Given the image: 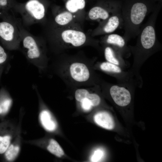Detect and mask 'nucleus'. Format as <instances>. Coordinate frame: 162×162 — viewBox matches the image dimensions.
Returning <instances> with one entry per match:
<instances>
[{
    "instance_id": "nucleus-12",
    "label": "nucleus",
    "mask_w": 162,
    "mask_h": 162,
    "mask_svg": "<svg viewBox=\"0 0 162 162\" xmlns=\"http://www.w3.org/2000/svg\"><path fill=\"white\" fill-rule=\"evenodd\" d=\"M127 41L124 38L117 34H110L101 38L100 43L110 45L121 55L129 53L130 49L127 46Z\"/></svg>"
},
{
    "instance_id": "nucleus-19",
    "label": "nucleus",
    "mask_w": 162,
    "mask_h": 162,
    "mask_svg": "<svg viewBox=\"0 0 162 162\" xmlns=\"http://www.w3.org/2000/svg\"><path fill=\"white\" fill-rule=\"evenodd\" d=\"M6 49L0 44V83L3 73L8 71L10 58Z\"/></svg>"
},
{
    "instance_id": "nucleus-23",
    "label": "nucleus",
    "mask_w": 162,
    "mask_h": 162,
    "mask_svg": "<svg viewBox=\"0 0 162 162\" xmlns=\"http://www.w3.org/2000/svg\"><path fill=\"white\" fill-rule=\"evenodd\" d=\"M12 7L10 0H0V19L10 13L9 10Z\"/></svg>"
},
{
    "instance_id": "nucleus-9",
    "label": "nucleus",
    "mask_w": 162,
    "mask_h": 162,
    "mask_svg": "<svg viewBox=\"0 0 162 162\" xmlns=\"http://www.w3.org/2000/svg\"><path fill=\"white\" fill-rule=\"evenodd\" d=\"M99 86L79 88L73 90L75 98L84 111L91 110L93 107L98 106L101 99L96 92Z\"/></svg>"
},
{
    "instance_id": "nucleus-15",
    "label": "nucleus",
    "mask_w": 162,
    "mask_h": 162,
    "mask_svg": "<svg viewBox=\"0 0 162 162\" xmlns=\"http://www.w3.org/2000/svg\"><path fill=\"white\" fill-rule=\"evenodd\" d=\"M95 122L100 127L108 130H112L115 127L114 120L110 115L105 111L99 112L94 117Z\"/></svg>"
},
{
    "instance_id": "nucleus-1",
    "label": "nucleus",
    "mask_w": 162,
    "mask_h": 162,
    "mask_svg": "<svg viewBox=\"0 0 162 162\" xmlns=\"http://www.w3.org/2000/svg\"><path fill=\"white\" fill-rule=\"evenodd\" d=\"M55 56L49 62L46 74L57 76L67 89L73 91L99 85L101 80L94 68L96 57L89 58L81 51L73 54L64 52Z\"/></svg>"
},
{
    "instance_id": "nucleus-8",
    "label": "nucleus",
    "mask_w": 162,
    "mask_h": 162,
    "mask_svg": "<svg viewBox=\"0 0 162 162\" xmlns=\"http://www.w3.org/2000/svg\"><path fill=\"white\" fill-rule=\"evenodd\" d=\"M122 0H100L86 15L85 20L98 22L104 20L121 10Z\"/></svg>"
},
{
    "instance_id": "nucleus-22",
    "label": "nucleus",
    "mask_w": 162,
    "mask_h": 162,
    "mask_svg": "<svg viewBox=\"0 0 162 162\" xmlns=\"http://www.w3.org/2000/svg\"><path fill=\"white\" fill-rule=\"evenodd\" d=\"M20 148L17 146L11 144L9 146L5 151V154L6 159L8 161H12L17 156L19 152Z\"/></svg>"
},
{
    "instance_id": "nucleus-10",
    "label": "nucleus",
    "mask_w": 162,
    "mask_h": 162,
    "mask_svg": "<svg viewBox=\"0 0 162 162\" xmlns=\"http://www.w3.org/2000/svg\"><path fill=\"white\" fill-rule=\"evenodd\" d=\"M97 27L90 33L93 37L111 34L124 26L121 10L115 13L107 19L98 22Z\"/></svg>"
},
{
    "instance_id": "nucleus-7",
    "label": "nucleus",
    "mask_w": 162,
    "mask_h": 162,
    "mask_svg": "<svg viewBox=\"0 0 162 162\" xmlns=\"http://www.w3.org/2000/svg\"><path fill=\"white\" fill-rule=\"evenodd\" d=\"M13 13H9L0 21V41L9 51L20 50L21 39L16 21Z\"/></svg>"
},
{
    "instance_id": "nucleus-25",
    "label": "nucleus",
    "mask_w": 162,
    "mask_h": 162,
    "mask_svg": "<svg viewBox=\"0 0 162 162\" xmlns=\"http://www.w3.org/2000/svg\"><path fill=\"white\" fill-rule=\"evenodd\" d=\"M104 152L100 148H98L93 152L90 158L92 162H98L103 158L104 155Z\"/></svg>"
},
{
    "instance_id": "nucleus-14",
    "label": "nucleus",
    "mask_w": 162,
    "mask_h": 162,
    "mask_svg": "<svg viewBox=\"0 0 162 162\" xmlns=\"http://www.w3.org/2000/svg\"><path fill=\"white\" fill-rule=\"evenodd\" d=\"M86 4L85 0H68L65 4L66 9L74 15L82 24L86 15L84 11Z\"/></svg>"
},
{
    "instance_id": "nucleus-5",
    "label": "nucleus",
    "mask_w": 162,
    "mask_h": 162,
    "mask_svg": "<svg viewBox=\"0 0 162 162\" xmlns=\"http://www.w3.org/2000/svg\"><path fill=\"white\" fill-rule=\"evenodd\" d=\"M162 4H158L152 12L147 22L141 26L136 44L129 47L136 58H144L151 54L158 46L155 24Z\"/></svg>"
},
{
    "instance_id": "nucleus-11",
    "label": "nucleus",
    "mask_w": 162,
    "mask_h": 162,
    "mask_svg": "<svg viewBox=\"0 0 162 162\" xmlns=\"http://www.w3.org/2000/svg\"><path fill=\"white\" fill-rule=\"evenodd\" d=\"M99 85L108 90L114 102L121 106L128 105L131 100V95L126 88L117 85L110 86L101 80Z\"/></svg>"
},
{
    "instance_id": "nucleus-21",
    "label": "nucleus",
    "mask_w": 162,
    "mask_h": 162,
    "mask_svg": "<svg viewBox=\"0 0 162 162\" xmlns=\"http://www.w3.org/2000/svg\"><path fill=\"white\" fill-rule=\"evenodd\" d=\"M47 149L51 153L58 157L60 158L64 154V151L59 144L53 139L50 140Z\"/></svg>"
},
{
    "instance_id": "nucleus-6",
    "label": "nucleus",
    "mask_w": 162,
    "mask_h": 162,
    "mask_svg": "<svg viewBox=\"0 0 162 162\" xmlns=\"http://www.w3.org/2000/svg\"><path fill=\"white\" fill-rule=\"evenodd\" d=\"M14 8L20 16L22 24L26 28L36 24L43 26L47 20V8L39 0H29L24 5Z\"/></svg>"
},
{
    "instance_id": "nucleus-3",
    "label": "nucleus",
    "mask_w": 162,
    "mask_h": 162,
    "mask_svg": "<svg viewBox=\"0 0 162 162\" xmlns=\"http://www.w3.org/2000/svg\"><path fill=\"white\" fill-rule=\"evenodd\" d=\"M159 3L154 0H124L121 13L124 32L123 37L127 42L137 36L146 16L152 12Z\"/></svg>"
},
{
    "instance_id": "nucleus-2",
    "label": "nucleus",
    "mask_w": 162,
    "mask_h": 162,
    "mask_svg": "<svg viewBox=\"0 0 162 162\" xmlns=\"http://www.w3.org/2000/svg\"><path fill=\"white\" fill-rule=\"evenodd\" d=\"M82 24L56 26L47 19L43 26V37L49 51L55 55L65 52L68 50L86 46L100 50V40L85 32Z\"/></svg>"
},
{
    "instance_id": "nucleus-16",
    "label": "nucleus",
    "mask_w": 162,
    "mask_h": 162,
    "mask_svg": "<svg viewBox=\"0 0 162 162\" xmlns=\"http://www.w3.org/2000/svg\"><path fill=\"white\" fill-rule=\"evenodd\" d=\"M104 50L105 59L107 62L118 65L121 54L110 45L101 44Z\"/></svg>"
},
{
    "instance_id": "nucleus-18",
    "label": "nucleus",
    "mask_w": 162,
    "mask_h": 162,
    "mask_svg": "<svg viewBox=\"0 0 162 162\" xmlns=\"http://www.w3.org/2000/svg\"><path fill=\"white\" fill-rule=\"evenodd\" d=\"M12 100L6 88L4 87L0 89V114L7 112L11 107Z\"/></svg>"
},
{
    "instance_id": "nucleus-13",
    "label": "nucleus",
    "mask_w": 162,
    "mask_h": 162,
    "mask_svg": "<svg viewBox=\"0 0 162 162\" xmlns=\"http://www.w3.org/2000/svg\"><path fill=\"white\" fill-rule=\"evenodd\" d=\"M52 14V18L48 20L56 26H67L77 23L82 25L74 15L66 9L64 10L53 9Z\"/></svg>"
},
{
    "instance_id": "nucleus-20",
    "label": "nucleus",
    "mask_w": 162,
    "mask_h": 162,
    "mask_svg": "<svg viewBox=\"0 0 162 162\" xmlns=\"http://www.w3.org/2000/svg\"><path fill=\"white\" fill-rule=\"evenodd\" d=\"M94 68L99 70L107 73H120L122 72L121 68L118 65L113 63L105 62L94 64Z\"/></svg>"
},
{
    "instance_id": "nucleus-24",
    "label": "nucleus",
    "mask_w": 162,
    "mask_h": 162,
    "mask_svg": "<svg viewBox=\"0 0 162 162\" xmlns=\"http://www.w3.org/2000/svg\"><path fill=\"white\" fill-rule=\"evenodd\" d=\"M10 137L9 135L0 136V154L4 153L10 146Z\"/></svg>"
},
{
    "instance_id": "nucleus-17",
    "label": "nucleus",
    "mask_w": 162,
    "mask_h": 162,
    "mask_svg": "<svg viewBox=\"0 0 162 162\" xmlns=\"http://www.w3.org/2000/svg\"><path fill=\"white\" fill-rule=\"evenodd\" d=\"M39 116L41 123L46 130L52 131L56 130L57 127L56 124L52 119L50 113L48 110H42Z\"/></svg>"
},
{
    "instance_id": "nucleus-4",
    "label": "nucleus",
    "mask_w": 162,
    "mask_h": 162,
    "mask_svg": "<svg viewBox=\"0 0 162 162\" xmlns=\"http://www.w3.org/2000/svg\"><path fill=\"white\" fill-rule=\"evenodd\" d=\"M21 37L22 50L27 60L35 66L41 73H46L50 58L46 40L43 36L31 34L22 25L20 19L16 18Z\"/></svg>"
}]
</instances>
